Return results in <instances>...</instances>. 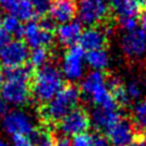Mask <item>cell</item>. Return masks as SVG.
<instances>
[{
  "mask_svg": "<svg viewBox=\"0 0 146 146\" xmlns=\"http://www.w3.org/2000/svg\"><path fill=\"white\" fill-rule=\"evenodd\" d=\"M16 1H18V0H0V6L3 7L5 9H7V10H9Z\"/></svg>",
  "mask_w": 146,
  "mask_h": 146,
  "instance_id": "obj_34",
  "label": "cell"
},
{
  "mask_svg": "<svg viewBox=\"0 0 146 146\" xmlns=\"http://www.w3.org/2000/svg\"><path fill=\"white\" fill-rule=\"evenodd\" d=\"M92 141V135L84 132L76 135L71 140V146H91Z\"/></svg>",
  "mask_w": 146,
  "mask_h": 146,
  "instance_id": "obj_26",
  "label": "cell"
},
{
  "mask_svg": "<svg viewBox=\"0 0 146 146\" xmlns=\"http://www.w3.org/2000/svg\"><path fill=\"white\" fill-rule=\"evenodd\" d=\"M0 146H8V144H7L1 137H0Z\"/></svg>",
  "mask_w": 146,
  "mask_h": 146,
  "instance_id": "obj_39",
  "label": "cell"
},
{
  "mask_svg": "<svg viewBox=\"0 0 146 146\" xmlns=\"http://www.w3.org/2000/svg\"><path fill=\"white\" fill-rule=\"evenodd\" d=\"M119 24H120L121 29H122L124 32H128V31H131V30L137 29L138 21H137V18H136V17L119 18Z\"/></svg>",
  "mask_w": 146,
  "mask_h": 146,
  "instance_id": "obj_27",
  "label": "cell"
},
{
  "mask_svg": "<svg viewBox=\"0 0 146 146\" xmlns=\"http://www.w3.org/2000/svg\"><path fill=\"white\" fill-rule=\"evenodd\" d=\"M84 50L79 44L72 46L66 50V52L63 56L59 68L64 79H66L70 82H76L84 76Z\"/></svg>",
  "mask_w": 146,
  "mask_h": 146,
  "instance_id": "obj_6",
  "label": "cell"
},
{
  "mask_svg": "<svg viewBox=\"0 0 146 146\" xmlns=\"http://www.w3.org/2000/svg\"><path fill=\"white\" fill-rule=\"evenodd\" d=\"M11 143L13 146H34L31 137L29 136H14Z\"/></svg>",
  "mask_w": 146,
  "mask_h": 146,
  "instance_id": "obj_28",
  "label": "cell"
},
{
  "mask_svg": "<svg viewBox=\"0 0 146 146\" xmlns=\"http://www.w3.org/2000/svg\"><path fill=\"white\" fill-rule=\"evenodd\" d=\"M11 15L16 16L19 21H31L35 14L27 0H18L8 10Z\"/></svg>",
  "mask_w": 146,
  "mask_h": 146,
  "instance_id": "obj_19",
  "label": "cell"
},
{
  "mask_svg": "<svg viewBox=\"0 0 146 146\" xmlns=\"http://www.w3.org/2000/svg\"><path fill=\"white\" fill-rule=\"evenodd\" d=\"M106 135L111 146H129L136 139L135 124L129 119L121 117L106 131Z\"/></svg>",
  "mask_w": 146,
  "mask_h": 146,
  "instance_id": "obj_12",
  "label": "cell"
},
{
  "mask_svg": "<svg viewBox=\"0 0 146 146\" xmlns=\"http://www.w3.org/2000/svg\"><path fill=\"white\" fill-rule=\"evenodd\" d=\"M90 125L89 114L84 110L76 107L59 121L58 130L63 133L64 137H74L76 135L87 132Z\"/></svg>",
  "mask_w": 146,
  "mask_h": 146,
  "instance_id": "obj_9",
  "label": "cell"
},
{
  "mask_svg": "<svg viewBox=\"0 0 146 146\" xmlns=\"http://www.w3.org/2000/svg\"><path fill=\"white\" fill-rule=\"evenodd\" d=\"M143 86H144V88L146 90V68H145L144 74H143Z\"/></svg>",
  "mask_w": 146,
  "mask_h": 146,
  "instance_id": "obj_37",
  "label": "cell"
},
{
  "mask_svg": "<svg viewBox=\"0 0 146 146\" xmlns=\"http://www.w3.org/2000/svg\"><path fill=\"white\" fill-rule=\"evenodd\" d=\"M3 82H5V75L0 72V89H1V87H2V84H3Z\"/></svg>",
  "mask_w": 146,
  "mask_h": 146,
  "instance_id": "obj_38",
  "label": "cell"
},
{
  "mask_svg": "<svg viewBox=\"0 0 146 146\" xmlns=\"http://www.w3.org/2000/svg\"><path fill=\"white\" fill-rule=\"evenodd\" d=\"M112 9L117 15V18H137L139 6L133 0H112Z\"/></svg>",
  "mask_w": 146,
  "mask_h": 146,
  "instance_id": "obj_18",
  "label": "cell"
},
{
  "mask_svg": "<svg viewBox=\"0 0 146 146\" xmlns=\"http://www.w3.org/2000/svg\"><path fill=\"white\" fill-rule=\"evenodd\" d=\"M54 32L46 29L40 22L30 21L23 30L22 36L25 44L34 48H47L54 40Z\"/></svg>",
  "mask_w": 146,
  "mask_h": 146,
  "instance_id": "obj_11",
  "label": "cell"
},
{
  "mask_svg": "<svg viewBox=\"0 0 146 146\" xmlns=\"http://www.w3.org/2000/svg\"><path fill=\"white\" fill-rule=\"evenodd\" d=\"M8 112H9V106H8V104L0 97V119H3Z\"/></svg>",
  "mask_w": 146,
  "mask_h": 146,
  "instance_id": "obj_31",
  "label": "cell"
},
{
  "mask_svg": "<svg viewBox=\"0 0 146 146\" xmlns=\"http://www.w3.org/2000/svg\"><path fill=\"white\" fill-rule=\"evenodd\" d=\"M108 31L110 29H103L98 26L87 27L84 31H82L79 46L87 51L104 49L108 39Z\"/></svg>",
  "mask_w": 146,
  "mask_h": 146,
  "instance_id": "obj_13",
  "label": "cell"
},
{
  "mask_svg": "<svg viewBox=\"0 0 146 146\" xmlns=\"http://www.w3.org/2000/svg\"><path fill=\"white\" fill-rule=\"evenodd\" d=\"M0 26H1V19H0Z\"/></svg>",
  "mask_w": 146,
  "mask_h": 146,
  "instance_id": "obj_40",
  "label": "cell"
},
{
  "mask_svg": "<svg viewBox=\"0 0 146 146\" xmlns=\"http://www.w3.org/2000/svg\"><path fill=\"white\" fill-rule=\"evenodd\" d=\"M27 1L31 5L35 15L43 16L49 13V9L54 0H27Z\"/></svg>",
  "mask_w": 146,
  "mask_h": 146,
  "instance_id": "obj_25",
  "label": "cell"
},
{
  "mask_svg": "<svg viewBox=\"0 0 146 146\" xmlns=\"http://www.w3.org/2000/svg\"><path fill=\"white\" fill-rule=\"evenodd\" d=\"M31 136H32L31 139L34 146H54L55 145V139L51 132L47 129H35Z\"/></svg>",
  "mask_w": 146,
  "mask_h": 146,
  "instance_id": "obj_22",
  "label": "cell"
},
{
  "mask_svg": "<svg viewBox=\"0 0 146 146\" xmlns=\"http://www.w3.org/2000/svg\"><path fill=\"white\" fill-rule=\"evenodd\" d=\"M120 49L130 60H139L146 55V33L139 27L124 32L120 39Z\"/></svg>",
  "mask_w": 146,
  "mask_h": 146,
  "instance_id": "obj_8",
  "label": "cell"
},
{
  "mask_svg": "<svg viewBox=\"0 0 146 146\" xmlns=\"http://www.w3.org/2000/svg\"><path fill=\"white\" fill-rule=\"evenodd\" d=\"M81 99L80 89L74 86H65L42 108V117L50 122H59L70 112L75 110Z\"/></svg>",
  "mask_w": 146,
  "mask_h": 146,
  "instance_id": "obj_4",
  "label": "cell"
},
{
  "mask_svg": "<svg viewBox=\"0 0 146 146\" xmlns=\"http://www.w3.org/2000/svg\"><path fill=\"white\" fill-rule=\"evenodd\" d=\"M64 87V78L60 70L55 65L47 63L39 67L32 79V94L36 102L47 104Z\"/></svg>",
  "mask_w": 146,
  "mask_h": 146,
  "instance_id": "obj_2",
  "label": "cell"
},
{
  "mask_svg": "<svg viewBox=\"0 0 146 146\" xmlns=\"http://www.w3.org/2000/svg\"><path fill=\"white\" fill-rule=\"evenodd\" d=\"M132 119L138 129L146 131V98L137 100L132 106Z\"/></svg>",
  "mask_w": 146,
  "mask_h": 146,
  "instance_id": "obj_20",
  "label": "cell"
},
{
  "mask_svg": "<svg viewBox=\"0 0 146 146\" xmlns=\"http://www.w3.org/2000/svg\"><path fill=\"white\" fill-rule=\"evenodd\" d=\"M29 48L24 41L11 40L0 49V63L6 68H14L25 65L29 59Z\"/></svg>",
  "mask_w": 146,
  "mask_h": 146,
  "instance_id": "obj_10",
  "label": "cell"
},
{
  "mask_svg": "<svg viewBox=\"0 0 146 146\" xmlns=\"http://www.w3.org/2000/svg\"><path fill=\"white\" fill-rule=\"evenodd\" d=\"M49 15L54 23L64 24L71 22L76 15V2L74 0H54Z\"/></svg>",
  "mask_w": 146,
  "mask_h": 146,
  "instance_id": "obj_14",
  "label": "cell"
},
{
  "mask_svg": "<svg viewBox=\"0 0 146 146\" xmlns=\"http://www.w3.org/2000/svg\"><path fill=\"white\" fill-rule=\"evenodd\" d=\"M129 146H146V138H144V137L136 138Z\"/></svg>",
  "mask_w": 146,
  "mask_h": 146,
  "instance_id": "obj_35",
  "label": "cell"
},
{
  "mask_svg": "<svg viewBox=\"0 0 146 146\" xmlns=\"http://www.w3.org/2000/svg\"><path fill=\"white\" fill-rule=\"evenodd\" d=\"M49 59V51L47 48H34L32 51H30L29 55V60L31 66L34 67H41L48 63Z\"/></svg>",
  "mask_w": 146,
  "mask_h": 146,
  "instance_id": "obj_23",
  "label": "cell"
},
{
  "mask_svg": "<svg viewBox=\"0 0 146 146\" xmlns=\"http://www.w3.org/2000/svg\"><path fill=\"white\" fill-rule=\"evenodd\" d=\"M2 128L10 136H31L35 128L34 119L25 111H9L2 119Z\"/></svg>",
  "mask_w": 146,
  "mask_h": 146,
  "instance_id": "obj_7",
  "label": "cell"
},
{
  "mask_svg": "<svg viewBox=\"0 0 146 146\" xmlns=\"http://www.w3.org/2000/svg\"><path fill=\"white\" fill-rule=\"evenodd\" d=\"M5 82L0 89L1 98L14 106H22L30 98V79L32 76L31 66L23 65L14 68H6Z\"/></svg>",
  "mask_w": 146,
  "mask_h": 146,
  "instance_id": "obj_1",
  "label": "cell"
},
{
  "mask_svg": "<svg viewBox=\"0 0 146 146\" xmlns=\"http://www.w3.org/2000/svg\"><path fill=\"white\" fill-rule=\"evenodd\" d=\"M138 6H145L146 7V0H133Z\"/></svg>",
  "mask_w": 146,
  "mask_h": 146,
  "instance_id": "obj_36",
  "label": "cell"
},
{
  "mask_svg": "<svg viewBox=\"0 0 146 146\" xmlns=\"http://www.w3.org/2000/svg\"><path fill=\"white\" fill-rule=\"evenodd\" d=\"M80 91L81 96L92 103L96 107L117 110V104L107 86V78L103 72L91 71L84 75L81 81Z\"/></svg>",
  "mask_w": 146,
  "mask_h": 146,
  "instance_id": "obj_3",
  "label": "cell"
},
{
  "mask_svg": "<svg viewBox=\"0 0 146 146\" xmlns=\"http://www.w3.org/2000/svg\"><path fill=\"white\" fill-rule=\"evenodd\" d=\"M82 31V25L75 21L59 24L56 29V39L62 46L70 48L79 42Z\"/></svg>",
  "mask_w": 146,
  "mask_h": 146,
  "instance_id": "obj_16",
  "label": "cell"
},
{
  "mask_svg": "<svg viewBox=\"0 0 146 146\" xmlns=\"http://www.w3.org/2000/svg\"><path fill=\"white\" fill-rule=\"evenodd\" d=\"M110 10L111 8L107 0H78L76 2L79 23L88 27L97 26L106 21Z\"/></svg>",
  "mask_w": 146,
  "mask_h": 146,
  "instance_id": "obj_5",
  "label": "cell"
},
{
  "mask_svg": "<svg viewBox=\"0 0 146 146\" xmlns=\"http://www.w3.org/2000/svg\"><path fill=\"white\" fill-rule=\"evenodd\" d=\"M124 89L127 92V96L129 98V100H139V98L143 95V86L140 84V82L138 80H129L125 84H124Z\"/></svg>",
  "mask_w": 146,
  "mask_h": 146,
  "instance_id": "obj_24",
  "label": "cell"
},
{
  "mask_svg": "<svg viewBox=\"0 0 146 146\" xmlns=\"http://www.w3.org/2000/svg\"><path fill=\"white\" fill-rule=\"evenodd\" d=\"M1 27L11 36H22L23 34V30H24V25L22 24V21H19L16 16L9 14L7 16L3 17V19L1 21Z\"/></svg>",
  "mask_w": 146,
  "mask_h": 146,
  "instance_id": "obj_21",
  "label": "cell"
},
{
  "mask_svg": "<svg viewBox=\"0 0 146 146\" xmlns=\"http://www.w3.org/2000/svg\"><path fill=\"white\" fill-rule=\"evenodd\" d=\"M91 146H111L107 138L102 135H92Z\"/></svg>",
  "mask_w": 146,
  "mask_h": 146,
  "instance_id": "obj_29",
  "label": "cell"
},
{
  "mask_svg": "<svg viewBox=\"0 0 146 146\" xmlns=\"http://www.w3.org/2000/svg\"><path fill=\"white\" fill-rule=\"evenodd\" d=\"M54 146H71V140L67 137H59L55 140Z\"/></svg>",
  "mask_w": 146,
  "mask_h": 146,
  "instance_id": "obj_32",
  "label": "cell"
},
{
  "mask_svg": "<svg viewBox=\"0 0 146 146\" xmlns=\"http://www.w3.org/2000/svg\"><path fill=\"white\" fill-rule=\"evenodd\" d=\"M89 117H90V124H92L97 130L106 132L121 119V114L117 110L95 107L91 111Z\"/></svg>",
  "mask_w": 146,
  "mask_h": 146,
  "instance_id": "obj_15",
  "label": "cell"
},
{
  "mask_svg": "<svg viewBox=\"0 0 146 146\" xmlns=\"http://www.w3.org/2000/svg\"><path fill=\"white\" fill-rule=\"evenodd\" d=\"M139 25H140V30H143L146 33V9L144 11H141L140 16H139V21H138Z\"/></svg>",
  "mask_w": 146,
  "mask_h": 146,
  "instance_id": "obj_33",
  "label": "cell"
},
{
  "mask_svg": "<svg viewBox=\"0 0 146 146\" xmlns=\"http://www.w3.org/2000/svg\"><path fill=\"white\" fill-rule=\"evenodd\" d=\"M11 41V39H10V35L0 26V49L1 48H3L7 43H9Z\"/></svg>",
  "mask_w": 146,
  "mask_h": 146,
  "instance_id": "obj_30",
  "label": "cell"
},
{
  "mask_svg": "<svg viewBox=\"0 0 146 146\" xmlns=\"http://www.w3.org/2000/svg\"><path fill=\"white\" fill-rule=\"evenodd\" d=\"M84 59H86V65H88L92 71H97V72H103L105 68L110 66L111 63L110 54L105 49L87 51Z\"/></svg>",
  "mask_w": 146,
  "mask_h": 146,
  "instance_id": "obj_17",
  "label": "cell"
}]
</instances>
